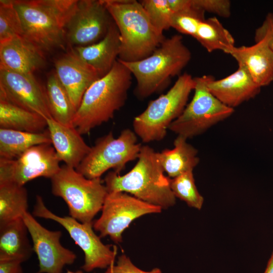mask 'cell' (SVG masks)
<instances>
[{
  "instance_id": "8d00e7d4",
  "label": "cell",
  "mask_w": 273,
  "mask_h": 273,
  "mask_svg": "<svg viewBox=\"0 0 273 273\" xmlns=\"http://www.w3.org/2000/svg\"><path fill=\"white\" fill-rule=\"evenodd\" d=\"M264 273H273V251L267 262Z\"/></svg>"
},
{
  "instance_id": "8992f818",
  "label": "cell",
  "mask_w": 273,
  "mask_h": 273,
  "mask_svg": "<svg viewBox=\"0 0 273 273\" xmlns=\"http://www.w3.org/2000/svg\"><path fill=\"white\" fill-rule=\"evenodd\" d=\"M195 86L194 77L185 73L178 76L165 94L151 101L146 109L135 117L133 131L144 143L162 140L170 124L183 113Z\"/></svg>"
},
{
  "instance_id": "ac0fdd59",
  "label": "cell",
  "mask_w": 273,
  "mask_h": 273,
  "mask_svg": "<svg viewBox=\"0 0 273 273\" xmlns=\"http://www.w3.org/2000/svg\"><path fill=\"white\" fill-rule=\"evenodd\" d=\"M207 86L218 100L233 109L254 98L261 88L241 64H238L237 70L229 76L218 80H211Z\"/></svg>"
},
{
  "instance_id": "7c38bea8",
  "label": "cell",
  "mask_w": 273,
  "mask_h": 273,
  "mask_svg": "<svg viewBox=\"0 0 273 273\" xmlns=\"http://www.w3.org/2000/svg\"><path fill=\"white\" fill-rule=\"evenodd\" d=\"M60 162L51 144L34 146L15 159L0 158V183L24 186L38 177L51 179L60 170Z\"/></svg>"
},
{
  "instance_id": "7402d4cb",
  "label": "cell",
  "mask_w": 273,
  "mask_h": 273,
  "mask_svg": "<svg viewBox=\"0 0 273 273\" xmlns=\"http://www.w3.org/2000/svg\"><path fill=\"white\" fill-rule=\"evenodd\" d=\"M27 226L22 217L0 224V260L15 259L22 263L33 251Z\"/></svg>"
},
{
  "instance_id": "d590c367",
  "label": "cell",
  "mask_w": 273,
  "mask_h": 273,
  "mask_svg": "<svg viewBox=\"0 0 273 273\" xmlns=\"http://www.w3.org/2000/svg\"><path fill=\"white\" fill-rule=\"evenodd\" d=\"M22 263L15 259L0 260V273H23Z\"/></svg>"
},
{
  "instance_id": "52a82bcc",
  "label": "cell",
  "mask_w": 273,
  "mask_h": 273,
  "mask_svg": "<svg viewBox=\"0 0 273 273\" xmlns=\"http://www.w3.org/2000/svg\"><path fill=\"white\" fill-rule=\"evenodd\" d=\"M50 179L52 194L65 202L69 216L81 223L93 222L108 193L101 177L87 178L64 164Z\"/></svg>"
},
{
  "instance_id": "e0dca14e",
  "label": "cell",
  "mask_w": 273,
  "mask_h": 273,
  "mask_svg": "<svg viewBox=\"0 0 273 273\" xmlns=\"http://www.w3.org/2000/svg\"><path fill=\"white\" fill-rule=\"evenodd\" d=\"M45 64L43 52L23 36L0 43V69L33 74Z\"/></svg>"
},
{
  "instance_id": "44dd1931",
  "label": "cell",
  "mask_w": 273,
  "mask_h": 273,
  "mask_svg": "<svg viewBox=\"0 0 273 273\" xmlns=\"http://www.w3.org/2000/svg\"><path fill=\"white\" fill-rule=\"evenodd\" d=\"M46 120L52 144L60 161L76 169L89 153L91 147L73 126L63 125L53 118Z\"/></svg>"
},
{
  "instance_id": "9c48e42d",
  "label": "cell",
  "mask_w": 273,
  "mask_h": 273,
  "mask_svg": "<svg viewBox=\"0 0 273 273\" xmlns=\"http://www.w3.org/2000/svg\"><path fill=\"white\" fill-rule=\"evenodd\" d=\"M210 75L194 77V96L181 114L169 125L171 131L186 139L198 135L228 118L234 109L226 106L209 90Z\"/></svg>"
},
{
  "instance_id": "484cf974",
  "label": "cell",
  "mask_w": 273,
  "mask_h": 273,
  "mask_svg": "<svg viewBox=\"0 0 273 273\" xmlns=\"http://www.w3.org/2000/svg\"><path fill=\"white\" fill-rule=\"evenodd\" d=\"M45 88L52 118L63 125L72 126L76 110L55 72L48 76Z\"/></svg>"
},
{
  "instance_id": "ffe728a7",
  "label": "cell",
  "mask_w": 273,
  "mask_h": 273,
  "mask_svg": "<svg viewBox=\"0 0 273 273\" xmlns=\"http://www.w3.org/2000/svg\"><path fill=\"white\" fill-rule=\"evenodd\" d=\"M120 47V33L113 21L105 36L99 41L87 46L73 47L71 49L102 77L110 71L117 60Z\"/></svg>"
},
{
  "instance_id": "2e32d148",
  "label": "cell",
  "mask_w": 273,
  "mask_h": 273,
  "mask_svg": "<svg viewBox=\"0 0 273 273\" xmlns=\"http://www.w3.org/2000/svg\"><path fill=\"white\" fill-rule=\"evenodd\" d=\"M55 73L77 110L87 88L100 77L71 49L55 62Z\"/></svg>"
},
{
  "instance_id": "8fae6325",
  "label": "cell",
  "mask_w": 273,
  "mask_h": 273,
  "mask_svg": "<svg viewBox=\"0 0 273 273\" xmlns=\"http://www.w3.org/2000/svg\"><path fill=\"white\" fill-rule=\"evenodd\" d=\"M162 209L122 192L108 193L100 217L93 222L94 229L100 238L109 236L114 243L122 241V234L135 219L159 213Z\"/></svg>"
},
{
  "instance_id": "30bf717a",
  "label": "cell",
  "mask_w": 273,
  "mask_h": 273,
  "mask_svg": "<svg viewBox=\"0 0 273 273\" xmlns=\"http://www.w3.org/2000/svg\"><path fill=\"white\" fill-rule=\"evenodd\" d=\"M32 215L34 217L55 221L61 225L71 239L82 250L84 262L81 268L90 272L95 269L107 268L114 264L117 254L115 246L105 245L94 231L93 222L81 223L71 216H60L50 210L43 198L36 196Z\"/></svg>"
},
{
  "instance_id": "5b68a950",
  "label": "cell",
  "mask_w": 273,
  "mask_h": 273,
  "mask_svg": "<svg viewBox=\"0 0 273 273\" xmlns=\"http://www.w3.org/2000/svg\"><path fill=\"white\" fill-rule=\"evenodd\" d=\"M191 59V53L183 36L174 34L165 38L151 55L143 60L133 62L119 60L136 80L135 96L145 99L165 89L171 78L179 75Z\"/></svg>"
},
{
  "instance_id": "4dcf8cb0",
  "label": "cell",
  "mask_w": 273,
  "mask_h": 273,
  "mask_svg": "<svg viewBox=\"0 0 273 273\" xmlns=\"http://www.w3.org/2000/svg\"><path fill=\"white\" fill-rule=\"evenodd\" d=\"M205 12L195 5L193 0L191 4L185 9L173 14L171 27L180 33L195 37L200 23L204 21Z\"/></svg>"
},
{
  "instance_id": "9a60e30c",
  "label": "cell",
  "mask_w": 273,
  "mask_h": 273,
  "mask_svg": "<svg viewBox=\"0 0 273 273\" xmlns=\"http://www.w3.org/2000/svg\"><path fill=\"white\" fill-rule=\"evenodd\" d=\"M0 97L46 119L52 118L46 88L33 74L0 69Z\"/></svg>"
},
{
  "instance_id": "4fadbf2b",
  "label": "cell",
  "mask_w": 273,
  "mask_h": 273,
  "mask_svg": "<svg viewBox=\"0 0 273 273\" xmlns=\"http://www.w3.org/2000/svg\"><path fill=\"white\" fill-rule=\"evenodd\" d=\"M113 22L103 0H78L66 27V42L71 46H87L101 40Z\"/></svg>"
},
{
  "instance_id": "83f0119b",
  "label": "cell",
  "mask_w": 273,
  "mask_h": 273,
  "mask_svg": "<svg viewBox=\"0 0 273 273\" xmlns=\"http://www.w3.org/2000/svg\"><path fill=\"white\" fill-rule=\"evenodd\" d=\"M28 198L24 186L0 183V224L21 217L28 211Z\"/></svg>"
},
{
  "instance_id": "e575fe53",
  "label": "cell",
  "mask_w": 273,
  "mask_h": 273,
  "mask_svg": "<svg viewBox=\"0 0 273 273\" xmlns=\"http://www.w3.org/2000/svg\"><path fill=\"white\" fill-rule=\"evenodd\" d=\"M264 36H267L269 46L273 51V12L268 13L262 24L256 29L255 41H259Z\"/></svg>"
},
{
  "instance_id": "cb8c5ba5",
  "label": "cell",
  "mask_w": 273,
  "mask_h": 273,
  "mask_svg": "<svg viewBox=\"0 0 273 273\" xmlns=\"http://www.w3.org/2000/svg\"><path fill=\"white\" fill-rule=\"evenodd\" d=\"M46 127L43 117L0 97V128L40 132Z\"/></svg>"
},
{
  "instance_id": "7a4b0ae2",
  "label": "cell",
  "mask_w": 273,
  "mask_h": 273,
  "mask_svg": "<svg viewBox=\"0 0 273 273\" xmlns=\"http://www.w3.org/2000/svg\"><path fill=\"white\" fill-rule=\"evenodd\" d=\"M132 74L117 59L110 71L95 81L85 92L75 113L72 126L80 134L113 118L127 100Z\"/></svg>"
},
{
  "instance_id": "4316f807",
  "label": "cell",
  "mask_w": 273,
  "mask_h": 273,
  "mask_svg": "<svg viewBox=\"0 0 273 273\" xmlns=\"http://www.w3.org/2000/svg\"><path fill=\"white\" fill-rule=\"evenodd\" d=\"M194 38L209 53L220 50L229 54L235 46L233 36L216 17L201 22Z\"/></svg>"
},
{
  "instance_id": "d6986e66",
  "label": "cell",
  "mask_w": 273,
  "mask_h": 273,
  "mask_svg": "<svg viewBox=\"0 0 273 273\" xmlns=\"http://www.w3.org/2000/svg\"><path fill=\"white\" fill-rule=\"evenodd\" d=\"M238 62L243 65L255 82L261 87L273 81V51L264 36L251 46H235L230 51Z\"/></svg>"
},
{
  "instance_id": "f1b7e54d",
  "label": "cell",
  "mask_w": 273,
  "mask_h": 273,
  "mask_svg": "<svg viewBox=\"0 0 273 273\" xmlns=\"http://www.w3.org/2000/svg\"><path fill=\"white\" fill-rule=\"evenodd\" d=\"M170 186L176 198L184 201L190 207L201 209L204 198L196 186L193 170L170 178Z\"/></svg>"
},
{
  "instance_id": "6da1fadb",
  "label": "cell",
  "mask_w": 273,
  "mask_h": 273,
  "mask_svg": "<svg viewBox=\"0 0 273 273\" xmlns=\"http://www.w3.org/2000/svg\"><path fill=\"white\" fill-rule=\"evenodd\" d=\"M137 160L123 175L114 171L107 174L104 180L108 192H125L162 209L173 206L176 197L170 188V178L164 174L157 152L149 146H142Z\"/></svg>"
},
{
  "instance_id": "d6a6232c",
  "label": "cell",
  "mask_w": 273,
  "mask_h": 273,
  "mask_svg": "<svg viewBox=\"0 0 273 273\" xmlns=\"http://www.w3.org/2000/svg\"><path fill=\"white\" fill-rule=\"evenodd\" d=\"M198 8L205 12L228 18L231 14V3L229 0H193Z\"/></svg>"
},
{
  "instance_id": "f546056e",
  "label": "cell",
  "mask_w": 273,
  "mask_h": 273,
  "mask_svg": "<svg viewBox=\"0 0 273 273\" xmlns=\"http://www.w3.org/2000/svg\"><path fill=\"white\" fill-rule=\"evenodd\" d=\"M23 36L21 22L12 0L0 1V43Z\"/></svg>"
},
{
  "instance_id": "5bb4252c",
  "label": "cell",
  "mask_w": 273,
  "mask_h": 273,
  "mask_svg": "<svg viewBox=\"0 0 273 273\" xmlns=\"http://www.w3.org/2000/svg\"><path fill=\"white\" fill-rule=\"evenodd\" d=\"M33 244V251L38 260L36 273H62L64 267L73 264L76 254L63 246L60 231H50L41 225L28 211L22 215Z\"/></svg>"
},
{
  "instance_id": "d4e9b609",
  "label": "cell",
  "mask_w": 273,
  "mask_h": 273,
  "mask_svg": "<svg viewBox=\"0 0 273 273\" xmlns=\"http://www.w3.org/2000/svg\"><path fill=\"white\" fill-rule=\"evenodd\" d=\"M51 144L49 130L30 132L0 128V158L13 159L34 146Z\"/></svg>"
},
{
  "instance_id": "1f68e13d",
  "label": "cell",
  "mask_w": 273,
  "mask_h": 273,
  "mask_svg": "<svg viewBox=\"0 0 273 273\" xmlns=\"http://www.w3.org/2000/svg\"><path fill=\"white\" fill-rule=\"evenodd\" d=\"M140 2L157 30L163 33L171 27L173 13L168 0H142Z\"/></svg>"
},
{
  "instance_id": "3957f363",
  "label": "cell",
  "mask_w": 273,
  "mask_h": 273,
  "mask_svg": "<svg viewBox=\"0 0 273 273\" xmlns=\"http://www.w3.org/2000/svg\"><path fill=\"white\" fill-rule=\"evenodd\" d=\"M23 36L43 53L62 48L66 27L78 0H12Z\"/></svg>"
},
{
  "instance_id": "74e56055",
  "label": "cell",
  "mask_w": 273,
  "mask_h": 273,
  "mask_svg": "<svg viewBox=\"0 0 273 273\" xmlns=\"http://www.w3.org/2000/svg\"><path fill=\"white\" fill-rule=\"evenodd\" d=\"M66 273H84L82 270H78L76 271H72L70 270H68Z\"/></svg>"
},
{
  "instance_id": "277c9868",
  "label": "cell",
  "mask_w": 273,
  "mask_h": 273,
  "mask_svg": "<svg viewBox=\"0 0 273 273\" xmlns=\"http://www.w3.org/2000/svg\"><path fill=\"white\" fill-rule=\"evenodd\" d=\"M120 36L118 59L125 62L143 60L159 47L163 33L152 23L140 1L103 0Z\"/></svg>"
},
{
  "instance_id": "836d02e7",
  "label": "cell",
  "mask_w": 273,
  "mask_h": 273,
  "mask_svg": "<svg viewBox=\"0 0 273 273\" xmlns=\"http://www.w3.org/2000/svg\"><path fill=\"white\" fill-rule=\"evenodd\" d=\"M106 273H162L159 268H154L150 271H145L136 266L130 258L122 254L118 257L116 264L107 268Z\"/></svg>"
},
{
  "instance_id": "603a6c76",
  "label": "cell",
  "mask_w": 273,
  "mask_h": 273,
  "mask_svg": "<svg viewBox=\"0 0 273 273\" xmlns=\"http://www.w3.org/2000/svg\"><path fill=\"white\" fill-rule=\"evenodd\" d=\"M187 140L177 135L174 141L172 149H166L157 152L162 168L170 178L193 170L199 163L197 150L187 143Z\"/></svg>"
},
{
  "instance_id": "ba28073f",
  "label": "cell",
  "mask_w": 273,
  "mask_h": 273,
  "mask_svg": "<svg viewBox=\"0 0 273 273\" xmlns=\"http://www.w3.org/2000/svg\"><path fill=\"white\" fill-rule=\"evenodd\" d=\"M142 146L136 134L129 128L123 130L117 138L110 131L96 140L75 169L89 179L100 178L111 169L119 174L128 162L138 159Z\"/></svg>"
}]
</instances>
